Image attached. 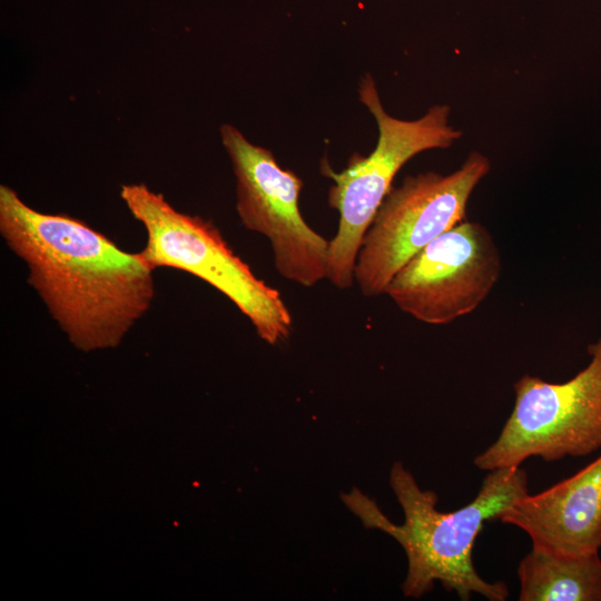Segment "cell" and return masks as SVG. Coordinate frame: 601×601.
I'll list each match as a JSON object with an SVG mask.
<instances>
[{
	"instance_id": "6da1fadb",
	"label": "cell",
	"mask_w": 601,
	"mask_h": 601,
	"mask_svg": "<svg viewBox=\"0 0 601 601\" xmlns=\"http://www.w3.org/2000/svg\"><path fill=\"white\" fill-rule=\"evenodd\" d=\"M0 234L28 268V283L81 351L116 347L150 308L152 269L138 253L66 214L28 206L0 186Z\"/></svg>"
},
{
	"instance_id": "5b68a950",
	"label": "cell",
	"mask_w": 601,
	"mask_h": 601,
	"mask_svg": "<svg viewBox=\"0 0 601 601\" xmlns=\"http://www.w3.org/2000/svg\"><path fill=\"white\" fill-rule=\"evenodd\" d=\"M588 353L589 364L566 382L525 374L514 383L513 410L496 441L474 459L477 469L520 466L532 456L554 462L601 449V337Z\"/></svg>"
},
{
	"instance_id": "52a82bcc",
	"label": "cell",
	"mask_w": 601,
	"mask_h": 601,
	"mask_svg": "<svg viewBox=\"0 0 601 601\" xmlns=\"http://www.w3.org/2000/svg\"><path fill=\"white\" fill-rule=\"evenodd\" d=\"M219 132L236 178L238 217L246 229L269 240L278 274L303 287L327 278L329 240L302 216V179L234 126L225 124Z\"/></svg>"
},
{
	"instance_id": "30bf717a",
	"label": "cell",
	"mask_w": 601,
	"mask_h": 601,
	"mask_svg": "<svg viewBox=\"0 0 601 601\" xmlns=\"http://www.w3.org/2000/svg\"><path fill=\"white\" fill-rule=\"evenodd\" d=\"M518 577L520 601H601L599 552L569 555L532 545Z\"/></svg>"
},
{
	"instance_id": "8992f818",
	"label": "cell",
	"mask_w": 601,
	"mask_h": 601,
	"mask_svg": "<svg viewBox=\"0 0 601 601\" xmlns=\"http://www.w3.org/2000/svg\"><path fill=\"white\" fill-rule=\"evenodd\" d=\"M490 160L471 152L449 175L407 176L384 198L358 250L354 280L365 297L385 294L394 275L437 236L465 219L467 200Z\"/></svg>"
},
{
	"instance_id": "277c9868",
	"label": "cell",
	"mask_w": 601,
	"mask_h": 601,
	"mask_svg": "<svg viewBox=\"0 0 601 601\" xmlns=\"http://www.w3.org/2000/svg\"><path fill=\"white\" fill-rule=\"evenodd\" d=\"M358 95L377 122L376 147L368 156L354 154L339 173L327 161L322 162L323 175L333 180L328 204L339 213L337 233L329 240L327 279L339 289L355 282L361 243L398 170L415 155L449 148L462 136L449 124L450 108L445 105L431 107L416 120L394 118L383 108L370 75L363 77Z\"/></svg>"
},
{
	"instance_id": "9c48e42d",
	"label": "cell",
	"mask_w": 601,
	"mask_h": 601,
	"mask_svg": "<svg viewBox=\"0 0 601 601\" xmlns=\"http://www.w3.org/2000/svg\"><path fill=\"white\" fill-rule=\"evenodd\" d=\"M523 530L532 545L579 555L601 548V455L551 487L526 494L499 518Z\"/></svg>"
},
{
	"instance_id": "ba28073f",
	"label": "cell",
	"mask_w": 601,
	"mask_h": 601,
	"mask_svg": "<svg viewBox=\"0 0 601 601\" xmlns=\"http://www.w3.org/2000/svg\"><path fill=\"white\" fill-rule=\"evenodd\" d=\"M501 269L500 250L490 231L463 220L412 257L385 294L415 319L444 325L472 313L491 293Z\"/></svg>"
},
{
	"instance_id": "7a4b0ae2",
	"label": "cell",
	"mask_w": 601,
	"mask_h": 601,
	"mask_svg": "<svg viewBox=\"0 0 601 601\" xmlns=\"http://www.w3.org/2000/svg\"><path fill=\"white\" fill-rule=\"evenodd\" d=\"M390 485L404 512L400 525L356 487L342 494V500L365 528L385 532L403 548L407 558V574L402 583L405 597L418 599L439 581L463 601L474 593L490 601L509 598L504 582H489L476 572L472 554L484 523L499 520L511 504L529 494L523 469L489 471L476 496L453 512L439 511L436 493L422 490L401 462L391 469Z\"/></svg>"
},
{
	"instance_id": "3957f363",
	"label": "cell",
	"mask_w": 601,
	"mask_h": 601,
	"mask_svg": "<svg viewBox=\"0 0 601 601\" xmlns=\"http://www.w3.org/2000/svg\"><path fill=\"white\" fill-rule=\"evenodd\" d=\"M120 197L146 230V245L138 254L152 270L169 267L205 280L270 345L289 337L293 317L280 293L255 275L211 220L178 211L145 184L122 185Z\"/></svg>"
}]
</instances>
